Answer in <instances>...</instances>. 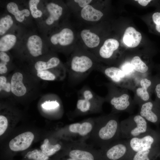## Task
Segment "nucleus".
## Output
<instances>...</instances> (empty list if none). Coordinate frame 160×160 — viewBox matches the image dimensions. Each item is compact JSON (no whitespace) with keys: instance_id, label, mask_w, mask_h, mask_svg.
<instances>
[{"instance_id":"nucleus-42","label":"nucleus","mask_w":160,"mask_h":160,"mask_svg":"<svg viewBox=\"0 0 160 160\" xmlns=\"http://www.w3.org/2000/svg\"><path fill=\"white\" fill-rule=\"evenodd\" d=\"M66 160H77L75 159H74L73 158H69L68 159Z\"/></svg>"},{"instance_id":"nucleus-4","label":"nucleus","mask_w":160,"mask_h":160,"mask_svg":"<svg viewBox=\"0 0 160 160\" xmlns=\"http://www.w3.org/2000/svg\"><path fill=\"white\" fill-rule=\"evenodd\" d=\"M82 98L77 101L76 111L77 114L84 115L101 111L102 102L94 98V94L89 89L84 90Z\"/></svg>"},{"instance_id":"nucleus-40","label":"nucleus","mask_w":160,"mask_h":160,"mask_svg":"<svg viewBox=\"0 0 160 160\" xmlns=\"http://www.w3.org/2000/svg\"><path fill=\"white\" fill-rule=\"evenodd\" d=\"M135 1H137L140 5L143 6H146L148 3L151 1V0H138Z\"/></svg>"},{"instance_id":"nucleus-23","label":"nucleus","mask_w":160,"mask_h":160,"mask_svg":"<svg viewBox=\"0 0 160 160\" xmlns=\"http://www.w3.org/2000/svg\"><path fill=\"white\" fill-rule=\"evenodd\" d=\"M105 74L113 82H120L126 76L125 73L120 69L112 67L106 68L104 71Z\"/></svg>"},{"instance_id":"nucleus-39","label":"nucleus","mask_w":160,"mask_h":160,"mask_svg":"<svg viewBox=\"0 0 160 160\" xmlns=\"http://www.w3.org/2000/svg\"><path fill=\"white\" fill-rule=\"evenodd\" d=\"M7 63L1 62L0 63V73L3 74L7 72V68L6 66Z\"/></svg>"},{"instance_id":"nucleus-41","label":"nucleus","mask_w":160,"mask_h":160,"mask_svg":"<svg viewBox=\"0 0 160 160\" xmlns=\"http://www.w3.org/2000/svg\"><path fill=\"white\" fill-rule=\"evenodd\" d=\"M155 90L157 97L160 99V83L156 85Z\"/></svg>"},{"instance_id":"nucleus-22","label":"nucleus","mask_w":160,"mask_h":160,"mask_svg":"<svg viewBox=\"0 0 160 160\" xmlns=\"http://www.w3.org/2000/svg\"><path fill=\"white\" fill-rule=\"evenodd\" d=\"M17 40L16 36L12 34L4 35L0 39V51L5 52L12 49L15 44Z\"/></svg>"},{"instance_id":"nucleus-34","label":"nucleus","mask_w":160,"mask_h":160,"mask_svg":"<svg viewBox=\"0 0 160 160\" xmlns=\"http://www.w3.org/2000/svg\"><path fill=\"white\" fill-rule=\"evenodd\" d=\"M120 69L124 73L126 76L130 75L135 71L131 63L129 62L124 63Z\"/></svg>"},{"instance_id":"nucleus-8","label":"nucleus","mask_w":160,"mask_h":160,"mask_svg":"<svg viewBox=\"0 0 160 160\" xmlns=\"http://www.w3.org/2000/svg\"><path fill=\"white\" fill-rule=\"evenodd\" d=\"M74 39L73 31L68 28H64L59 31L52 34L49 40L54 46L66 47L71 45Z\"/></svg>"},{"instance_id":"nucleus-33","label":"nucleus","mask_w":160,"mask_h":160,"mask_svg":"<svg viewBox=\"0 0 160 160\" xmlns=\"http://www.w3.org/2000/svg\"><path fill=\"white\" fill-rule=\"evenodd\" d=\"M8 126V121L5 116H0V135H2L6 130Z\"/></svg>"},{"instance_id":"nucleus-14","label":"nucleus","mask_w":160,"mask_h":160,"mask_svg":"<svg viewBox=\"0 0 160 160\" xmlns=\"http://www.w3.org/2000/svg\"><path fill=\"white\" fill-rule=\"evenodd\" d=\"M155 104L148 101L140 105L139 114L147 121L156 123L159 120V117L155 110Z\"/></svg>"},{"instance_id":"nucleus-7","label":"nucleus","mask_w":160,"mask_h":160,"mask_svg":"<svg viewBox=\"0 0 160 160\" xmlns=\"http://www.w3.org/2000/svg\"><path fill=\"white\" fill-rule=\"evenodd\" d=\"M155 135L150 129L137 137L127 140L132 151L136 152L153 148L155 142Z\"/></svg>"},{"instance_id":"nucleus-10","label":"nucleus","mask_w":160,"mask_h":160,"mask_svg":"<svg viewBox=\"0 0 160 160\" xmlns=\"http://www.w3.org/2000/svg\"><path fill=\"white\" fill-rule=\"evenodd\" d=\"M93 65L92 60L88 56L85 55H77L72 59L71 67L73 72L81 74L89 71Z\"/></svg>"},{"instance_id":"nucleus-5","label":"nucleus","mask_w":160,"mask_h":160,"mask_svg":"<svg viewBox=\"0 0 160 160\" xmlns=\"http://www.w3.org/2000/svg\"><path fill=\"white\" fill-rule=\"evenodd\" d=\"M100 151L109 160H119L128 153L133 152L127 140L115 141L105 148L101 149Z\"/></svg>"},{"instance_id":"nucleus-1","label":"nucleus","mask_w":160,"mask_h":160,"mask_svg":"<svg viewBox=\"0 0 160 160\" xmlns=\"http://www.w3.org/2000/svg\"><path fill=\"white\" fill-rule=\"evenodd\" d=\"M95 123L89 139L93 145L105 148L121 138L120 122L115 114L94 118Z\"/></svg>"},{"instance_id":"nucleus-29","label":"nucleus","mask_w":160,"mask_h":160,"mask_svg":"<svg viewBox=\"0 0 160 160\" xmlns=\"http://www.w3.org/2000/svg\"><path fill=\"white\" fill-rule=\"evenodd\" d=\"M29 159L34 160H48L49 157L44 154L41 151L34 149L29 151L25 156Z\"/></svg>"},{"instance_id":"nucleus-12","label":"nucleus","mask_w":160,"mask_h":160,"mask_svg":"<svg viewBox=\"0 0 160 160\" xmlns=\"http://www.w3.org/2000/svg\"><path fill=\"white\" fill-rule=\"evenodd\" d=\"M26 41V47L31 55L34 57L42 55L43 44L39 36L31 35L28 37Z\"/></svg>"},{"instance_id":"nucleus-9","label":"nucleus","mask_w":160,"mask_h":160,"mask_svg":"<svg viewBox=\"0 0 160 160\" xmlns=\"http://www.w3.org/2000/svg\"><path fill=\"white\" fill-rule=\"evenodd\" d=\"M34 138L32 132H26L22 133L12 139L9 143L10 149L13 151H22L27 149Z\"/></svg>"},{"instance_id":"nucleus-3","label":"nucleus","mask_w":160,"mask_h":160,"mask_svg":"<svg viewBox=\"0 0 160 160\" xmlns=\"http://www.w3.org/2000/svg\"><path fill=\"white\" fill-rule=\"evenodd\" d=\"M94 123V118H89L69 124L65 130L68 140L71 142H85L90 136Z\"/></svg>"},{"instance_id":"nucleus-24","label":"nucleus","mask_w":160,"mask_h":160,"mask_svg":"<svg viewBox=\"0 0 160 160\" xmlns=\"http://www.w3.org/2000/svg\"><path fill=\"white\" fill-rule=\"evenodd\" d=\"M61 145L59 143L54 145L51 144L49 140L47 138L44 139L43 143L41 145V149L44 154L49 156L59 151L61 149Z\"/></svg>"},{"instance_id":"nucleus-35","label":"nucleus","mask_w":160,"mask_h":160,"mask_svg":"<svg viewBox=\"0 0 160 160\" xmlns=\"http://www.w3.org/2000/svg\"><path fill=\"white\" fill-rule=\"evenodd\" d=\"M59 106V103L56 101H46L41 105L43 108L47 110L55 109Z\"/></svg>"},{"instance_id":"nucleus-31","label":"nucleus","mask_w":160,"mask_h":160,"mask_svg":"<svg viewBox=\"0 0 160 160\" xmlns=\"http://www.w3.org/2000/svg\"><path fill=\"white\" fill-rule=\"evenodd\" d=\"M37 75L40 78L46 80H54L55 78V75L48 71H37Z\"/></svg>"},{"instance_id":"nucleus-30","label":"nucleus","mask_w":160,"mask_h":160,"mask_svg":"<svg viewBox=\"0 0 160 160\" xmlns=\"http://www.w3.org/2000/svg\"><path fill=\"white\" fill-rule=\"evenodd\" d=\"M153 150L152 148L135 152L132 160H150L149 156Z\"/></svg>"},{"instance_id":"nucleus-16","label":"nucleus","mask_w":160,"mask_h":160,"mask_svg":"<svg viewBox=\"0 0 160 160\" xmlns=\"http://www.w3.org/2000/svg\"><path fill=\"white\" fill-rule=\"evenodd\" d=\"M23 76L20 72H16L12 75L11 81V90L17 96L24 95L26 92V89L23 82Z\"/></svg>"},{"instance_id":"nucleus-17","label":"nucleus","mask_w":160,"mask_h":160,"mask_svg":"<svg viewBox=\"0 0 160 160\" xmlns=\"http://www.w3.org/2000/svg\"><path fill=\"white\" fill-rule=\"evenodd\" d=\"M118 41L113 39H108L104 42L99 51L100 56L105 59L110 58L113 55L114 52L119 47Z\"/></svg>"},{"instance_id":"nucleus-11","label":"nucleus","mask_w":160,"mask_h":160,"mask_svg":"<svg viewBox=\"0 0 160 160\" xmlns=\"http://www.w3.org/2000/svg\"><path fill=\"white\" fill-rule=\"evenodd\" d=\"M110 103L112 107L111 113L113 114L121 111H128L132 106L129 96L127 94H123L119 97H113Z\"/></svg>"},{"instance_id":"nucleus-25","label":"nucleus","mask_w":160,"mask_h":160,"mask_svg":"<svg viewBox=\"0 0 160 160\" xmlns=\"http://www.w3.org/2000/svg\"><path fill=\"white\" fill-rule=\"evenodd\" d=\"M60 60L57 57H53L47 61H39L35 64L34 67L37 71L45 70L57 66L60 63Z\"/></svg>"},{"instance_id":"nucleus-21","label":"nucleus","mask_w":160,"mask_h":160,"mask_svg":"<svg viewBox=\"0 0 160 160\" xmlns=\"http://www.w3.org/2000/svg\"><path fill=\"white\" fill-rule=\"evenodd\" d=\"M140 84L141 87L137 89L136 93L144 103L148 101L150 99L148 89L151 85V82L150 80L145 78L141 80Z\"/></svg>"},{"instance_id":"nucleus-15","label":"nucleus","mask_w":160,"mask_h":160,"mask_svg":"<svg viewBox=\"0 0 160 160\" xmlns=\"http://www.w3.org/2000/svg\"><path fill=\"white\" fill-rule=\"evenodd\" d=\"M142 39L141 34L132 27H128L124 34L123 40L128 47L134 48L140 44Z\"/></svg>"},{"instance_id":"nucleus-37","label":"nucleus","mask_w":160,"mask_h":160,"mask_svg":"<svg viewBox=\"0 0 160 160\" xmlns=\"http://www.w3.org/2000/svg\"><path fill=\"white\" fill-rule=\"evenodd\" d=\"M75 2L78 3L79 6L82 8L89 5L92 0H75Z\"/></svg>"},{"instance_id":"nucleus-2","label":"nucleus","mask_w":160,"mask_h":160,"mask_svg":"<svg viewBox=\"0 0 160 160\" xmlns=\"http://www.w3.org/2000/svg\"><path fill=\"white\" fill-rule=\"evenodd\" d=\"M121 138L129 139L139 136L150 129L147 121L139 114L120 122Z\"/></svg>"},{"instance_id":"nucleus-32","label":"nucleus","mask_w":160,"mask_h":160,"mask_svg":"<svg viewBox=\"0 0 160 160\" xmlns=\"http://www.w3.org/2000/svg\"><path fill=\"white\" fill-rule=\"evenodd\" d=\"M6 77L3 76L0 77V91L2 90L7 92H9L11 90V84L7 83Z\"/></svg>"},{"instance_id":"nucleus-20","label":"nucleus","mask_w":160,"mask_h":160,"mask_svg":"<svg viewBox=\"0 0 160 160\" xmlns=\"http://www.w3.org/2000/svg\"><path fill=\"white\" fill-rule=\"evenodd\" d=\"M6 8L8 11L13 15L16 20L20 23L23 22L25 17H29L31 14L29 10L28 9L19 10L17 5L13 2L8 3Z\"/></svg>"},{"instance_id":"nucleus-6","label":"nucleus","mask_w":160,"mask_h":160,"mask_svg":"<svg viewBox=\"0 0 160 160\" xmlns=\"http://www.w3.org/2000/svg\"><path fill=\"white\" fill-rule=\"evenodd\" d=\"M93 147L86 142H71L68 147L69 156L77 160H95L94 153L97 151Z\"/></svg>"},{"instance_id":"nucleus-27","label":"nucleus","mask_w":160,"mask_h":160,"mask_svg":"<svg viewBox=\"0 0 160 160\" xmlns=\"http://www.w3.org/2000/svg\"><path fill=\"white\" fill-rule=\"evenodd\" d=\"M131 63L135 71L142 73L146 72L148 67L137 56L134 57L132 59Z\"/></svg>"},{"instance_id":"nucleus-19","label":"nucleus","mask_w":160,"mask_h":160,"mask_svg":"<svg viewBox=\"0 0 160 160\" xmlns=\"http://www.w3.org/2000/svg\"><path fill=\"white\" fill-rule=\"evenodd\" d=\"M81 37L85 44L89 48L97 47L100 43V38L97 34L89 29H84L80 33Z\"/></svg>"},{"instance_id":"nucleus-38","label":"nucleus","mask_w":160,"mask_h":160,"mask_svg":"<svg viewBox=\"0 0 160 160\" xmlns=\"http://www.w3.org/2000/svg\"><path fill=\"white\" fill-rule=\"evenodd\" d=\"M0 59L2 62L7 63L10 60V57L5 52H0Z\"/></svg>"},{"instance_id":"nucleus-28","label":"nucleus","mask_w":160,"mask_h":160,"mask_svg":"<svg viewBox=\"0 0 160 160\" xmlns=\"http://www.w3.org/2000/svg\"><path fill=\"white\" fill-rule=\"evenodd\" d=\"M40 1L39 0H30L29 1V7L30 13L32 17L35 19L40 18L42 15V11L38 9L37 6Z\"/></svg>"},{"instance_id":"nucleus-26","label":"nucleus","mask_w":160,"mask_h":160,"mask_svg":"<svg viewBox=\"0 0 160 160\" xmlns=\"http://www.w3.org/2000/svg\"><path fill=\"white\" fill-rule=\"evenodd\" d=\"M13 24V21L11 16L6 15L0 19V35H4L12 27Z\"/></svg>"},{"instance_id":"nucleus-36","label":"nucleus","mask_w":160,"mask_h":160,"mask_svg":"<svg viewBox=\"0 0 160 160\" xmlns=\"http://www.w3.org/2000/svg\"><path fill=\"white\" fill-rule=\"evenodd\" d=\"M153 21L156 24V29L157 31L160 33V12H156L153 15Z\"/></svg>"},{"instance_id":"nucleus-18","label":"nucleus","mask_w":160,"mask_h":160,"mask_svg":"<svg viewBox=\"0 0 160 160\" xmlns=\"http://www.w3.org/2000/svg\"><path fill=\"white\" fill-rule=\"evenodd\" d=\"M103 15L100 10L89 4L82 8L81 11V16L84 20L90 22H97L100 20Z\"/></svg>"},{"instance_id":"nucleus-13","label":"nucleus","mask_w":160,"mask_h":160,"mask_svg":"<svg viewBox=\"0 0 160 160\" xmlns=\"http://www.w3.org/2000/svg\"><path fill=\"white\" fill-rule=\"evenodd\" d=\"M46 8L49 15L45 20V24L47 26H51L60 18L63 13V8L61 5L54 2L47 4Z\"/></svg>"}]
</instances>
